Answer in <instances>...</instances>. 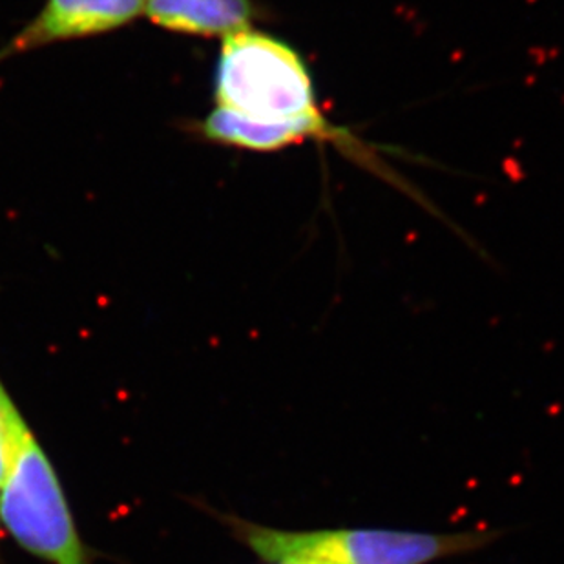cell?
I'll list each match as a JSON object with an SVG mask.
<instances>
[{"mask_svg":"<svg viewBox=\"0 0 564 564\" xmlns=\"http://www.w3.org/2000/svg\"><path fill=\"white\" fill-rule=\"evenodd\" d=\"M0 410L6 437L0 530L44 563L90 564L59 475L4 382L0 383Z\"/></svg>","mask_w":564,"mask_h":564,"instance_id":"obj_1","label":"cell"},{"mask_svg":"<svg viewBox=\"0 0 564 564\" xmlns=\"http://www.w3.org/2000/svg\"><path fill=\"white\" fill-rule=\"evenodd\" d=\"M241 544L263 563L432 564L471 554L496 541V530L413 532L389 528L280 530L236 516H219Z\"/></svg>","mask_w":564,"mask_h":564,"instance_id":"obj_2","label":"cell"},{"mask_svg":"<svg viewBox=\"0 0 564 564\" xmlns=\"http://www.w3.org/2000/svg\"><path fill=\"white\" fill-rule=\"evenodd\" d=\"M216 107L254 123H319L313 79L302 55L254 28L224 39L214 83Z\"/></svg>","mask_w":564,"mask_h":564,"instance_id":"obj_3","label":"cell"},{"mask_svg":"<svg viewBox=\"0 0 564 564\" xmlns=\"http://www.w3.org/2000/svg\"><path fill=\"white\" fill-rule=\"evenodd\" d=\"M199 133L213 143L252 150V152H276V150L288 149L293 144H302L313 139L318 143L335 144L336 149L341 150L344 154L358 161L366 169H371L377 174L382 172L380 166L383 163L373 154L371 147L364 144L346 128L330 123L329 119L319 123L263 124L216 107L199 123Z\"/></svg>","mask_w":564,"mask_h":564,"instance_id":"obj_4","label":"cell"},{"mask_svg":"<svg viewBox=\"0 0 564 564\" xmlns=\"http://www.w3.org/2000/svg\"><path fill=\"white\" fill-rule=\"evenodd\" d=\"M141 15L144 0H44L37 15L0 50V61L48 44L113 32Z\"/></svg>","mask_w":564,"mask_h":564,"instance_id":"obj_5","label":"cell"},{"mask_svg":"<svg viewBox=\"0 0 564 564\" xmlns=\"http://www.w3.org/2000/svg\"><path fill=\"white\" fill-rule=\"evenodd\" d=\"M155 26L197 37H229L263 19L254 0H144Z\"/></svg>","mask_w":564,"mask_h":564,"instance_id":"obj_6","label":"cell"},{"mask_svg":"<svg viewBox=\"0 0 564 564\" xmlns=\"http://www.w3.org/2000/svg\"><path fill=\"white\" fill-rule=\"evenodd\" d=\"M2 383V380H0ZM6 469V437H4V421H2V410H0V486L4 479Z\"/></svg>","mask_w":564,"mask_h":564,"instance_id":"obj_7","label":"cell"},{"mask_svg":"<svg viewBox=\"0 0 564 564\" xmlns=\"http://www.w3.org/2000/svg\"><path fill=\"white\" fill-rule=\"evenodd\" d=\"M265 564H313V563H300V561H280V563H265Z\"/></svg>","mask_w":564,"mask_h":564,"instance_id":"obj_8","label":"cell"}]
</instances>
